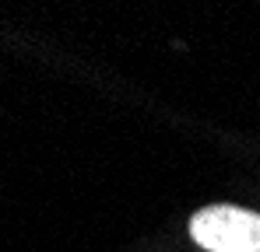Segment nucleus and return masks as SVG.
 Wrapping results in <instances>:
<instances>
[{
    "instance_id": "obj_1",
    "label": "nucleus",
    "mask_w": 260,
    "mask_h": 252,
    "mask_svg": "<svg viewBox=\"0 0 260 252\" xmlns=\"http://www.w3.org/2000/svg\"><path fill=\"white\" fill-rule=\"evenodd\" d=\"M190 235L208 252H260V214L232 203L201 207L190 221Z\"/></svg>"
}]
</instances>
